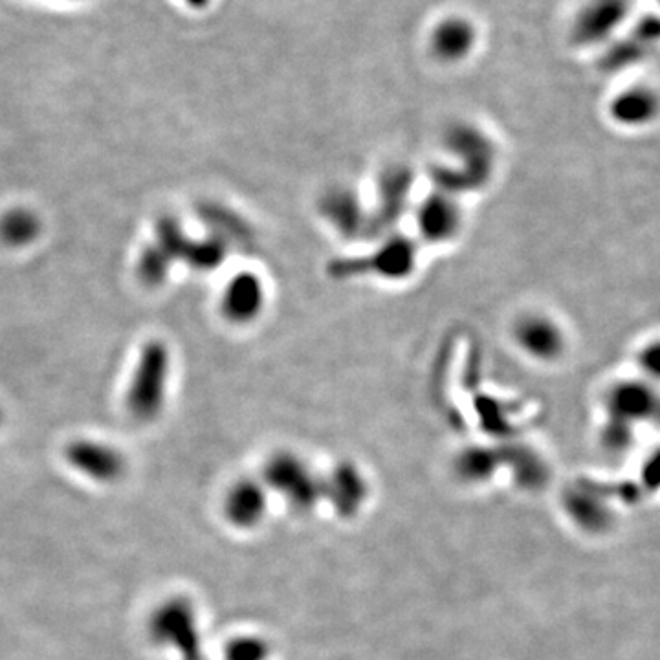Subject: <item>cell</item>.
Returning a JSON list of instances; mask_svg holds the SVG:
<instances>
[{
  "mask_svg": "<svg viewBox=\"0 0 660 660\" xmlns=\"http://www.w3.org/2000/svg\"><path fill=\"white\" fill-rule=\"evenodd\" d=\"M497 169L494 138L472 121H453L442 131L439 156L429 165V186L464 198L490 186Z\"/></svg>",
  "mask_w": 660,
  "mask_h": 660,
  "instance_id": "cell-1",
  "label": "cell"
},
{
  "mask_svg": "<svg viewBox=\"0 0 660 660\" xmlns=\"http://www.w3.org/2000/svg\"><path fill=\"white\" fill-rule=\"evenodd\" d=\"M510 341L525 360L536 365H556L571 349L569 330L560 318L543 308H527L510 323Z\"/></svg>",
  "mask_w": 660,
  "mask_h": 660,
  "instance_id": "cell-2",
  "label": "cell"
},
{
  "mask_svg": "<svg viewBox=\"0 0 660 660\" xmlns=\"http://www.w3.org/2000/svg\"><path fill=\"white\" fill-rule=\"evenodd\" d=\"M464 198L429 186L428 191L411 206L413 237L422 246H448L461 237L466 226Z\"/></svg>",
  "mask_w": 660,
  "mask_h": 660,
  "instance_id": "cell-3",
  "label": "cell"
},
{
  "mask_svg": "<svg viewBox=\"0 0 660 660\" xmlns=\"http://www.w3.org/2000/svg\"><path fill=\"white\" fill-rule=\"evenodd\" d=\"M171 356L162 341H149L142 349L127 393V407L138 422H153L162 413L169 382Z\"/></svg>",
  "mask_w": 660,
  "mask_h": 660,
  "instance_id": "cell-4",
  "label": "cell"
},
{
  "mask_svg": "<svg viewBox=\"0 0 660 660\" xmlns=\"http://www.w3.org/2000/svg\"><path fill=\"white\" fill-rule=\"evenodd\" d=\"M149 637L156 646L175 651L180 660H204V644L195 605L175 596L158 605L149 620Z\"/></svg>",
  "mask_w": 660,
  "mask_h": 660,
  "instance_id": "cell-5",
  "label": "cell"
},
{
  "mask_svg": "<svg viewBox=\"0 0 660 660\" xmlns=\"http://www.w3.org/2000/svg\"><path fill=\"white\" fill-rule=\"evenodd\" d=\"M319 219L341 241L356 242L371 237V209L358 187L327 186L316 202Z\"/></svg>",
  "mask_w": 660,
  "mask_h": 660,
  "instance_id": "cell-6",
  "label": "cell"
},
{
  "mask_svg": "<svg viewBox=\"0 0 660 660\" xmlns=\"http://www.w3.org/2000/svg\"><path fill=\"white\" fill-rule=\"evenodd\" d=\"M415 176L404 164L385 167L376 180L374 204L371 209V237L374 241L389 231H395V222L409 215L415 200H411Z\"/></svg>",
  "mask_w": 660,
  "mask_h": 660,
  "instance_id": "cell-7",
  "label": "cell"
},
{
  "mask_svg": "<svg viewBox=\"0 0 660 660\" xmlns=\"http://www.w3.org/2000/svg\"><path fill=\"white\" fill-rule=\"evenodd\" d=\"M602 406L607 418L637 428L638 424L648 422L659 411L657 387L638 374L618 378L605 387Z\"/></svg>",
  "mask_w": 660,
  "mask_h": 660,
  "instance_id": "cell-8",
  "label": "cell"
},
{
  "mask_svg": "<svg viewBox=\"0 0 660 660\" xmlns=\"http://www.w3.org/2000/svg\"><path fill=\"white\" fill-rule=\"evenodd\" d=\"M376 246L360 259V266L367 274L385 283H400L413 277L418 266L420 244L413 235L402 231H389L376 239Z\"/></svg>",
  "mask_w": 660,
  "mask_h": 660,
  "instance_id": "cell-9",
  "label": "cell"
},
{
  "mask_svg": "<svg viewBox=\"0 0 660 660\" xmlns=\"http://www.w3.org/2000/svg\"><path fill=\"white\" fill-rule=\"evenodd\" d=\"M264 484L294 506H308L316 499L318 481L307 464L292 453H275L264 468Z\"/></svg>",
  "mask_w": 660,
  "mask_h": 660,
  "instance_id": "cell-10",
  "label": "cell"
},
{
  "mask_svg": "<svg viewBox=\"0 0 660 660\" xmlns=\"http://www.w3.org/2000/svg\"><path fill=\"white\" fill-rule=\"evenodd\" d=\"M68 464L88 479L98 483H116L127 472V461L121 451L94 440H76L65 450Z\"/></svg>",
  "mask_w": 660,
  "mask_h": 660,
  "instance_id": "cell-11",
  "label": "cell"
},
{
  "mask_svg": "<svg viewBox=\"0 0 660 660\" xmlns=\"http://www.w3.org/2000/svg\"><path fill=\"white\" fill-rule=\"evenodd\" d=\"M266 305L264 281L255 272L233 275L222 296V314L230 323L248 325L263 314Z\"/></svg>",
  "mask_w": 660,
  "mask_h": 660,
  "instance_id": "cell-12",
  "label": "cell"
},
{
  "mask_svg": "<svg viewBox=\"0 0 660 660\" xmlns=\"http://www.w3.org/2000/svg\"><path fill=\"white\" fill-rule=\"evenodd\" d=\"M631 0H589L572 28L574 43L596 44L605 41L624 22Z\"/></svg>",
  "mask_w": 660,
  "mask_h": 660,
  "instance_id": "cell-13",
  "label": "cell"
},
{
  "mask_svg": "<svg viewBox=\"0 0 660 660\" xmlns=\"http://www.w3.org/2000/svg\"><path fill=\"white\" fill-rule=\"evenodd\" d=\"M657 96L648 87H631L609 101L607 114L622 129H642L657 118Z\"/></svg>",
  "mask_w": 660,
  "mask_h": 660,
  "instance_id": "cell-14",
  "label": "cell"
},
{
  "mask_svg": "<svg viewBox=\"0 0 660 660\" xmlns=\"http://www.w3.org/2000/svg\"><path fill=\"white\" fill-rule=\"evenodd\" d=\"M266 512L264 484L242 479L231 486L224 503V514L233 527L253 528L263 521Z\"/></svg>",
  "mask_w": 660,
  "mask_h": 660,
  "instance_id": "cell-15",
  "label": "cell"
},
{
  "mask_svg": "<svg viewBox=\"0 0 660 660\" xmlns=\"http://www.w3.org/2000/svg\"><path fill=\"white\" fill-rule=\"evenodd\" d=\"M473 43H475V32L472 24L462 19H451L442 22L435 30L431 39V48L440 61L453 63V61H461L470 54Z\"/></svg>",
  "mask_w": 660,
  "mask_h": 660,
  "instance_id": "cell-16",
  "label": "cell"
},
{
  "mask_svg": "<svg viewBox=\"0 0 660 660\" xmlns=\"http://www.w3.org/2000/svg\"><path fill=\"white\" fill-rule=\"evenodd\" d=\"M43 230V222L32 209L17 208L0 219V241L11 248L32 244Z\"/></svg>",
  "mask_w": 660,
  "mask_h": 660,
  "instance_id": "cell-17",
  "label": "cell"
},
{
  "mask_svg": "<svg viewBox=\"0 0 660 660\" xmlns=\"http://www.w3.org/2000/svg\"><path fill=\"white\" fill-rule=\"evenodd\" d=\"M228 257V242L217 235H211L204 241H189L184 259L191 268L198 272H213Z\"/></svg>",
  "mask_w": 660,
  "mask_h": 660,
  "instance_id": "cell-18",
  "label": "cell"
},
{
  "mask_svg": "<svg viewBox=\"0 0 660 660\" xmlns=\"http://www.w3.org/2000/svg\"><path fill=\"white\" fill-rule=\"evenodd\" d=\"M204 222L215 230V235L222 241H248L250 239V228L237 219L228 209L219 208V206H208L200 211Z\"/></svg>",
  "mask_w": 660,
  "mask_h": 660,
  "instance_id": "cell-19",
  "label": "cell"
},
{
  "mask_svg": "<svg viewBox=\"0 0 660 660\" xmlns=\"http://www.w3.org/2000/svg\"><path fill=\"white\" fill-rule=\"evenodd\" d=\"M162 252L171 259V261H182L184 253L187 250L189 239L186 237V231L182 230L180 222L165 215L158 220L156 224V242H154Z\"/></svg>",
  "mask_w": 660,
  "mask_h": 660,
  "instance_id": "cell-20",
  "label": "cell"
},
{
  "mask_svg": "<svg viewBox=\"0 0 660 660\" xmlns=\"http://www.w3.org/2000/svg\"><path fill=\"white\" fill-rule=\"evenodd\" d=\"M173 266V261L165 255L156 244H151L143 250L138 261V275L143 285L160 286L167 279V274Z\"/></svg>",
  "mask_w": 660,
  "mask_h": 660,
  "instance_id": "cell-21",
  "label": "cell"
},
{
  "mask_svg": "<svg viewBox=\"0 0 660 660\" xmlns=\"http://www.w3.org/2000/svg\"><path fill=\"white\" fill-rule=\"evenodd\" d=\"M270 648L259 637H237L224 651V660H268Z\"/></svg>",
  "mask_w": 660,
  "mask_h": 660,
  "instance_id": "cell-22",
  "label": "cell"
},
{
  "mask_svg": "<svg viewBox=\"0 0 660 660\" xmlns=\"http://www.w3.org/2000/svg\"><path fill=\"white\" fill-rule=\"evenodd\" d=\"M659 358V341L651 340L648 341V343H644V345L638 349L637 358H635L638 376H642V378H646V380L655 384V382L659 380Z\"/></svg>",
  "mask_w": 660,
  "mask_h": 660,
  "instance_id": "cell-23",
  "label": "cell"
},
{
  "mask_svg": "<svg viewBox=\"0 0 660 660\" xmlns=\"http://www.w3.org/2000/svg\"><path fill=\"white\" fill-rule=\"evenodd\" d=\"M0 422H2V409H0Z\"/></svg>",
  "mask_w": 660,
  "mask_h": 660,
  "instance_id": "cell-24",
  "label": "cell"
}]
</instances>
